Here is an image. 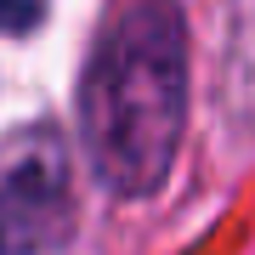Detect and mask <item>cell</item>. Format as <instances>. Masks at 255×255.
<instances>
[{
	"mask_svg": "<svg viewBox=\"0 0 255 255\" xmlns=\"http://www.w3.org/2000/svg\"><path fill=\"white\" fill-rule=\"evenodd\" d=\"M187 119V34L170 6H125L102 28L80 91L97 182L136 199L170 176Z\"/></svg>",
	"mask_w": 255,
	"mask_h": 255,
	"instance_id": "cell-1",
	"label": "cell"
},
{
	"mask_svg": "<svg viewBox=\"0 0 255 255\" xmlns=\"http://www.w3.org/2000/svg\"><path fill=\"white\" fill-rule=\"evenodd\" d=\"M68 227V153L57 130H17L0 147V255H40Z\"/></svg>",
	"mask_w": 255,
	"mask_h": 255,
	"instance_id": "cell-2",
	"label": "cell"
},
{
	"mask_svg": "<svg viewBox=\"0 0 255 255\" xmlns=\"http://www.w3.org/2000/svg\"><path fill=\"white\" fill-rule=\"evenodd\" d=\"M40 6H0V28H34Z\"/></svg>",
	"mask_w": 255,
	"mask_h": 255,
	"instance_id": "cell-3",
	"label": "cell"
}]
</instances>
